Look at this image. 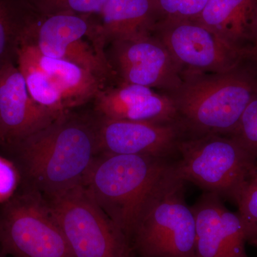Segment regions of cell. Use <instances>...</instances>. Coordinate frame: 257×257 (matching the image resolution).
Returning a JSON list of instances; mask_svg holds the SVG:
<instances>
[{"label":"cell","instance_id":"cell-14","mask_svg":"<svg viewBox=\"0 0 257 257\" xmlns=\"http://www.w3.org/2000/svg\"><path fill=\"white\" fill-rule=\"evenodd\" d=\"M96 109L105 119L179 124L175 103L168 94L138 84L122 83L119 87L100 91Z\"/></svg>","mask_w":257,"mask_h":257},{"label":"cell","instance_id":"cell-19","mask_svg":"<svg viewBox=\"0 0 257 257\" xmlns=\"http://www.w3.org/2000/svg\"><path fill=\"white\" fill-rule=\"evenodd\" d=\"M25 0H0V67L10 61L7 57L15 40L20 42L24 32L33 23L23 13Z\"/></svg>","mask_w":257,"mask_h":257},{"label":"cell","instance_id":"cell-27","mask_svg":"<svg viewBox=\"0 0 257 257\" xmlns=\"http://www.w3.org/2000/svg\"><path fill=\"white\" fill-rule=\"evenodd\" d=\"M252 177L257 182V167H256V170H255L254 173H253Z\"/></svg>","mask_w":257,"mask_h":257},{"label":"cell","instance_id":"cell-9","mask_svg":"<svg viewBox=\"0 0 257 257\" xmlns=\"http://www.w3.org/2000/svg\"><path fill=\"white\" fill-rule=\"evenodd\" d=\"M35 30L37 39L34 44L42 55L77 64L99 78L113 74L103 52L94 50L87 40L99 34L91 15H48Z\"/></svg>","mask_w":257,"mask_h":257},{"label":"cell","instance_id":"cell-7","mask_svg":"<svg viewBox=\"0 0 257 257\" xmlns=\"http://www.w3.org/2000/svg\"><path fill=\"white\" fill-rule=\"evenodd\" d=\"M46 200L74 257H136L126 235L83 186Z\"/></svg>","mask_w":257,"mask_h":257},{"label":"cell","instance_id":"cell-5","mask_svg":"<svg viewBox=\"0 0 257 257\" xmlns=\"http://www.w3.org/2000/svg\"><path fill=\"white\" fill-rule=\"evenodd\" d=\"M256 167L255 157L238 142L219 135L185 137L172 162L179 178L236 204Z\"/></svg>","mask_w":257,"mask_h":257},{"label":"cell","instance_id":"cell-22","mask_svg":"<svg viewBox=\"0 0 257 257\" xmlns=\"http://www.w3.org/2000/svg\"><path fill=\"white\" fill-rule=\"evenodd\" d=\"M162 20H196L208 0H156Z\"/></svg>","mask_w":257,"mask_h":257},{"label":"cell","instance_id":"cell-13","mask_svg":"<svg viewBox=\"0 0 257 257\" xmlns=\"http://www.w3.org/2000/svg\"><path fill=\"white\" fill-rule=\"evenodd\" d=\"M60 116L33 100L11 61L0 67V144L10 148Z\"/></svg>","mask_w":257,"mask_h":257},{"label":"cell","instance_id":"cell-6","mask_svg":"<svg viewBox=\"0 0 257 257\" xmlns=\"http://www.w3.org/2000/svg\"><path fill=\"white\" fill-rule=\"evenodd\" d=\"M0 247L9 257H74L46 199L23 188L0 206Z\"/></svg>","mask_w":257,"mask_h":257},{"label":"cell","instance_id":"cell-4","mask_svg":"<svg viewBox=\"0 0 257 257\" xmlns=\"http://www.w3.org/2000/svg\"><path fill=\"white\" fill-rule=\"evenodd\" d=\"M172 162L145 155L99 154L82 186L130 241L142 204Z\"/></svg>","mask_w":257,"mask_h":257},{"label":"cell","instance_id":"cell-11","mask_svg":"<svg viewBox=\"0 0 257 257\" xmlns=\"http://www.w3.org/2000/svg\"><path fill=\"white\" fill-rule=\"evenodd\" d=\"M196 218L195 257H249L245 244L257 246V231L221 198L204 192L192 207Z\"/></svg>","mask_w":257,"mask_h":257},{"label":"cell","instance_id":"cell-12","mask_svg":"<svg viewBox=\"0 0 257 257\" xmlns=\"http://www.w3.org/2000/svg\"><path fill=\"white\" fill-rule=\"evenodd\" d=\"M99 154L145 155L173 160L186 137L179 123L155 124L102 118L97 126Z\"/></svg>","mask_w":257,"mask_h":257},{"label":"cell","instance_id":"cell-8","mask_svg":"<svg viewBox=\"0 0 257 257\" xmlns=\"http://www.w3.org/2000/svg\"><path fill=\"white\" fill-rule=\"evenodd\" d=\"M152 34L168 49L183 74L222 73L247 59L244 52L195 20L163 19Z\"/></svg>","mask_w":257,"mask_h":257},{"label":"cell","instance_id":"cell-15","mask_svg":"<svg viewBox=\"0 0 257 257\" xmlns=\"http://www.w3.org/2000/svg\"><path fill=\"white\" fill-rule=\"evenodd\" d=\"M257 18V0H208L195 20L247 58Z\"/></svg>","mask_w":257,"mask_h":257},{"label":"cell","instance_id":"cell-25","mask_svg":"<svg viewBox=\"0 0 257 257\" xmlns=\"http://www.w3.org/2000/svg\"><path fill=\"white\" fill-rule=\"evenodd\" d=\"M247 59L254 61L257 63V18L256 24H255L253 42L248 52Z\"/></svg>","mask_w":257,"mask_h":257},{"label":"cell","instance_id":"cell-21","mask_svg":"<svg viewBox=\"0 0 257 257\" xmlns=\"http://www.w3.org/2000/svg\"><path fill=\"white\" fill-rule=\"evenodd\" d=\"M229 137L257 160V94L246 106L237 126Z\"/></svg>","mask_w":257,"mask_h":257},{"label":"cell","instance_id":"cell-20","mask_svg":"<svg viewBox=\"0 0 257 257\" xmlns=\"http://www.w3.org/2000/svg\"><path fill=\"white\" fill-rule=\"evenodd\" d=\"M43 14L99 15L108 0H30Z\"/></svg>","mask_w":257,"mask_h":257},{"label":"cell","instance_id":"cell-26","mask_svg":"<svg viewBox=\"0 0 257 257\" xmlns=\"http://www.w3.org/2000/svg\"><path fill=\"white\" fill-rule=\"evenodd\" d=\"M0 257H9L3 251L1 247H0Z\"/></svg>","mask_w":257,"mask_h":257},{"label":"cell","instance_id":"cell-18","mask_svg":"<svg viewBox=\"0 0 257 257\" xmlns=\"http://www.w3.org/2000/svg\"><path fill=\"white\" fill-rule=\"evenodd\" d=\"M16 56L19 70L33 100L58 116L66 114L68 109L60 89L40 67L29 50L27 44L22 40Z\"/></svg>","mask_w":257,"mask_h":257},{"label":"cell","instance_id":"cell-24","mask_svg":"<svg viewBox=\"0 0 257 257\" xmlns=\"http://www.w3.org/2000/svg\"><path fill=\"white\" fill-rule=\"evenodd\" d=\"M236 204L238 214L257 231V182L253 177L243 187Z\"/></svg>","mask_w":257,"mask_h":257},{"label":"cell","instance_id":"cell-16","mask_svg":"<svg viewBox=\"0 0 257 257\" xmlns=\"http://www.w3.org/2000/svg\"><path fill=\"white\" fill-rule=\"evenodd\" d=\"M99 15L98 31L113 42L152 33L162 20L156 0H108Z\"/></svg>","mask_w":257,"mask_h":257},{"label":"cell","instance_id":"cell-3","mask_svg":"<svg viewBox=\"0 0 257 257\" xmlns=\"http://www.w3.org/2000/svg\"><path fill=\"white\" fill-rule=\"evenodd\" d=\"M172 163L145 199L130 243L140 257H195L196 218Z\"/></svg>","mask_w":257,"mask_h":257},{"label":"cell","instance_id":"cell-1","mask_svg":"<svg viewBox=\"0 0 257 257\" xmlns=\"http://www.w3.org/2000/svg\"><path fill=\"white\" fill-rule=\"evenodd\" d=\"M9 149L20 188L46 199L82 186L99 155L96 128L66 114Z\"/></svg>","mask_w":257,"mask_h":257},{"label":"cell","instance_id":"cell-2","mask_svg":"<svg viewBox=\"0 0 257 257\" xmlns=\"http://www.w3.org/2000/svg\"><path fill=\"white\" fill-rule=\"evenodd\" d=\"M168 94L186 137L230 136L257 94V77L241 65L222 73H185Z\"/></svg>","mask_w":257,"mask_h":257},{"label":"cell","instance_id":"cell-10","mask_svg":"<svg viewBox=\"0 0 257 257\" xmlns=\"http://www.w3.org/2000/svg\"><path fill=\"white\" fill-rule=\"evenodd\" d=\"M115 62L122 83L173 92L183 81V70L165 45L152 33L114 42Z\"/></svg>","mask_w":257,"mask_h":257},{"label":"cell","instance_id":"cell-23","mask_svg":"<svg viewBox=\"0 0 257 257\" xmlns=\"http://www.w3.org/2000/svg\"><path fill=\"white\" fill-rule=\"evenodd\" d=\"M21 184V174L15 162L0 155V206L14 197Z\"/></svg>","mask_w":257,"mask_h":257},{"label":"cell","instance_id":"cell-17","mask_svg":"<svg viewBox=\"0 0 257 257\" xmlns=\"http://www.w3.org/2000/svg\"><path fill=\"white\" fill-rule=\"evenodd\" d=\"M40 67L60 89L67 109L85 102L100 92L99 77L77 64L42 55L36 45L22 37Z\"/></svg>","mask_w":257,"mask_h":257}]
</instances>
